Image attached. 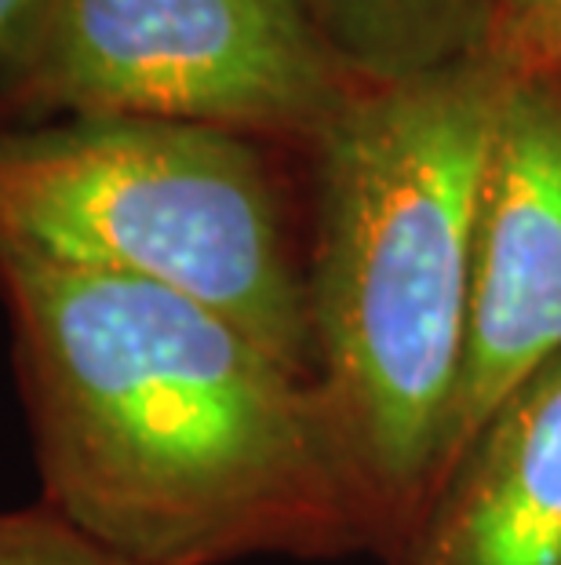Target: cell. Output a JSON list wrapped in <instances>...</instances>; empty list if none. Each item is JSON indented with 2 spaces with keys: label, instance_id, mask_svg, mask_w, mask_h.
<instances>
[{
  "label": "cell",
  "instance_id": "cell-4",
  "mask_svg": "<svg viewBox=\"0 0 561 565\" xmlns=\"http://www.w3.org/2000/svg\"><path fill=\"white\" fill-rule=\"evenodd\" d=\"M0 63L22 106L303 150L368 88L303 0H33Z\"/></svg>",
  "mask_w": 561,
  "mask_h": 565
},
{
  "label": "cell",
  "instance_id": "cell-5",
  "mask_svg": "<svg viewBox=\"0 0 561 565\" xmlns=\"http://www.w3.org/2000/svg\"><path fill=\"white\" fill-rule=\"evenodd\" d=\"M558 354L561 74H510L477 198L467 351L434 486L515 387Z\"/></svg>",
  "mask_w": 561,
  "mask_h": 565
},
{
  "label": "cell",
  "instance_id": "cell-3",
  "mask_svg": "<svg viewBox=\"0 0 561 565\" xmlns=\"http://www.w3.org/2000/svg\"><path fill=\"white\" fill-rule=\"evenodd\" d=\"M267 147L147 117L0 131V245L190 296L314 376L306 252Z\"/></svg>",
  "mask_w": 561,
  "mask_h": 565
},
{
  "label": "cell",
  "instance_id": "cell-10",
  "mask_svg": "<svg viewBox=\"0 0 561 565\" xmlns=\"http://www.w3.org/2000/svg\"><path fill=\"white\" fill-rule=\"evenodd\" d=\"M30 8H33V0H0V55H4L8 44L19 38Z\"/></svg>",
  "mask_w": 561,
  "mask_h": 565
},
{
  "label": "cell",
  "instance_id": "cell-8",
  "mask_svg": "<svg viewBox=\"0 0 561 565\" xmlns=\"http://www.w3.org/2000/svg\"><path fill=\"white\" fill-rule=\"evenodd\" d=\"M485 52L510 74H561V0H477Z\"/></svg>",
  "mask_w": 561,
  "mask_h": 565
},
{
  "label": "cell",
  "instance_id": "cell-1",
  "mask_svg": "<svg viewBox=\"0 0 561 565\" xmlns=\"http://www.w3.org/2000/svg\"><path fill=\"white\" fill-rule=\"evenodd\" d=\"M44 500L136 565L379 551L314 376L161 285L0 245Z\"/></svg>",
  "mask_w": 561,
  "mask_h": 565
},
{
  "label": "cell",
  "instance_id": "cell-6",
  "mask_svg": "<svg viewBox=\"0 0 561 565\" xmlns=\"http://www.w3.org/2000/svg\"><path fill=\"white\" fill-rule=\"evenodd\" d=\"M384 565H561V354L485 419Z\"/></svg>",
  "mask_w": 561,
  "mask_h": 565
},
{
  "label": "cell",
  "instance_id": "cell-2",
  "mask_svg": "<svg viewBox=\"0 0 561 565\" xmlns=\"http://www.w3.org/2000/svg\"><path fill=\"white\" fill-rule=\"evenodd\" d=\"M510 70L485 47L365 88L306 153L314 380L373 508L379 551L434 486L467 351L474 226Z\"/></svg>",
  "mask_w": 561,
  "mask_h": 565
},
{
  "label": "cell",
  "instance_id": "cell-7",
  "mask_svg": "<svg viewBox=\"0 0 561 565\" xmlns=\"http://www.w3.org/2000/svg\"><path fill=\"white\" fill-rule=\"evenodd\" d=\"M303 8L368 88L412 81L485 47L477 0H303Z\"/></svg>",
  "mask_w": 561,
  "mask_h": 565
},
{
  "label": "cell",
  "instance_id": "cell-9",
  "mask_svg": "<svg viewBox=\"0 0 561 565\" xmlns=\"http://www.w3.org/2000/svg\"><path fill=\"white\" fill-rule=\"evenodd\" d=\"M0 565H136L80 533L47 503L0 511Z\"/></svg>",
  "mask_w": 561,
  "mask_h": 565
}]
</instances>
